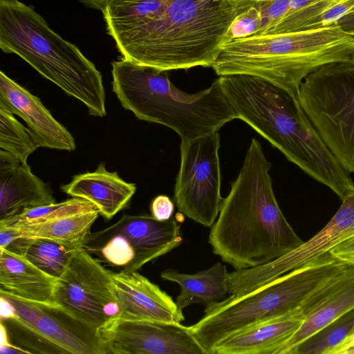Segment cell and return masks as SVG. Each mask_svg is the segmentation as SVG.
Wrapping results in <instances>:
<instances>
[{
  "label": "cell",
  "instance_id": "cell-35",
  "mask_svg": "<svg viewBox=\"0 0 354 354\" xmlns=\"http://www.w3.org/2000/svg\"><path fill=\"white\" fill-rule=\"evenodd\" d=\"M354 345V331L336 349L335 354H343L348 348Z\"/></svg>",
  "mask_w": 354,
  "mask_h": 354
},
{
  "label": "cell",
  "instance_id": "cell-12",
  "mask_svg": "<svg viewBox=\"0 0 354 354\" xmlns=\"http://www.w3.org/2000/svg\"><path fill=\"white\" fill-rule=\"evenodd\" d=\"M99 331L106 354H207L181 324L116 318Z\"/></svg>",
  "mask_w": 354,
  "mask_h": 354
},
{
  "label": "cell",
  "instance_id": "cell-24",
  "mask_svg": "<svg viewBox=\"0 0 354 354\" xmlns=\"http://www.w3.org/2000/svg\"><path fill=\"white\" fill-rule=\"evenodd\" d=\"M99 214V211L91 212L12 227L16 228L22 237L44 238L82 248V243L91 233V227Z\"/></svg>",
  "mask_w": 354,
  "mask_h": 354
},
{
  "label": "cell",
  "instance_id": "cell-27",
  "mask_svg": "<svg viewBox=\"0 0 354 354\" xmlns=\"http://www.w3.org/2000/svg\"><path fill=\"white\" fill-rule=\"evenodd\" d=\"M0 147L23 163H27L28 156L39 147L28 129L14 114L2 107H0Z\"/></svg>",
  "mask_w": 354,
  "mask_h": 354
},
{
  "label": "cell",
  "instance_id": "cell-3",
  "mask_svg": "<svg viewBox=\"0 0 354 354\" xmlns=\"http://www.w3.org/2000/svg\"><path fill=\"white\" fill-rule=\"evenodd\" d=\"M342 62L354 63V36L335 25L234 39L222 44L212 68L218 76L252 75L297 95L309 74Z\"/></svg>",
  "mask_w": 354,
  "mask_h": 354
},
{
  "label": "cell",
  "instance_id": "cell-14",
  "mask_svg": "<svg viewBox=\"0 0 354 354\" xmlns=\"http://www.w3.org/2000/svg\"><path fill=\"white\" fill-rule=\"evenodd\" d=\"M180 223L172 216L158 221L149 215H123L115 223L91 232L88 239H102L119 234L133 248L136 257L128 267L120 271L130 273L178 247L183 241Z\"/></svg>",
  "mask_w": 354,
  "mask_h": 354
},
{
  "label": "cell",
  "instance_id": "cell-5",
  "mask_svg": "<svg viewBox=\"0 0 354 354\" xmlns=\"http://www.w3.org/2000/svg\"><path fill=\"white\" fill-rule=\"evenodd\" d=\"M0 48L14 53L66 93L104 117L100 72L73 44L53 31L35 9L18 0H0Z\"/></svg>",
  "mask_w": 354,
  "mask_h": 354
},
{
  "label": "cell",
  "instance_id": "cell-10",
  "mask_svg": "<svg viewBox=\"0 0 354 354\" xmlns=\"http://www.w3.org/2000/svg\"><path fill=\"white\" fill-rule=\"evenodd\" d=\"M53 303L97 330L120 311L112 272L83 248L56 279Z\"/></svg>",
  "mask_w": 354,
  "mask_h": 354
},
{
  "label": "cell",
  "instance_id": "cell-11",
  "mask_svg": "<svg viewBox=\"0 0 354 354\" xmlns=\"http://www.w3.org/2000/svg\"><path fill=\"white\" fill-rule=\"evenodd\" d=\"M354 236V193L342 205L328 223L307 241L274 260L250 268L229 272V293L242 296L286 273L304 268Z\"/></svg>",
  "mask_w": 354,
  "mask_h": 354
},
{
  "label": "cell",
  "instance_id": "cell-8",
  "mask_svg": "<svg viewBox=\"0 0 354 354\" xmlns=\"http://www.w3.org/2000/svg\"><path fill=\"white\" fill-rule=\"evenodd\" d=\"M297 97L328 149L354 173V63L319 68L301 82Z\"/></svg>",
  "mask_w": 354,
  "mask_h": 354
},
{
  "label": "cell",
  "instance_id": "cell-16",
  "mask_svg": "<svg viewBox=\"0 0 354 354\" xmlns=\"http://www.w3.org/2000/svg\"><path fill=\"white\" fill-rule=\"evenodd\" d=\"M112 279L120 310L118 319L178 324L184 321L183 311L172 297L137 271L112 272Z\"/></svg>",
  "mask_w": 354,
  "mask_h": 354
},
{
  "label": "cell",
  "instance_id": "cell-28",
  "mask_svg": "<svg viewBox=\"0 0 354 354\" xmlns=\"http://www.w3.org/2000/svg\"><path fill=\"white\" fill-rule=\"evenodd\" d=\"M8 336L30 353H66L59 346L44 338L15 317L1 318Z\"/></svg>",
  "mask_w": 354,
  "mask_h": 354
},
{
  "label": "cell",
  "instance_id": "cell-25",
  "mask_svg": "<svg viewBox=\"0 0 354 354\" xmlns=\"http://www.w3.org/2000/svg\"><path fill=\"white\" fill-rule=\"evenodd\" d=\"M354 331V308L337 318L291 351L290 354H335Z\"/></svg>",
  "mask_w": 354,
  "mask_h": 354
},
{
  "label": "cell",
  "instance_id": "cell-34",
  "mask_svg": "<svg viewBox=\"0 0 354 354\" xmlns=\"http://www.w3.org/2000/svg\"><path fill=\"white\" fill-rule=\"evenodd\" d=\"M85 6L103 12L113 0H77Z\"/></svg>",
  "mask_w": 354,
  "mask_h": 354
},
{
  "label": "cell",
  "instance_id": "cell-31",
  "mask_svg": "<svg viewBox=\"0 0 354 354\" xmlns=\"http://www.w3.org/2000/svg\"><path fill=\"white\" fill-rule=\"evenodd\" d=\"M330 254L339 260L354 257V236L339 244L330 252Z\"/></svg>",
  "mask_w": 354,
  "mask_h": 354
},
{
  "label": "cell",
  "instance_id": "cell-22",
  "mask_svg": "<svg viewBox=\"0 0 354 354\" xmlns=\"http://www.w3.org/2000/svg\"><path fill=\"white\" fill-rule=\"evenodd\" d=\"M353 308L354 277L310 312L297 330L278 349L276 354H290L292 350L306 339Z\"/></svg>",
  "mask_w": 354,
  "mask_h": 354
},
{
  "label": "cell",
  "instance_id": "cell-32",
  "mask_svg": "<svg viewBox=\"0 0 354 354\" xmlns=\"http://www.w3.org/2000/svg\"><path fill=\"white\" fill-rule=\"evenodd\" d=\"M343 30L354 36V12L342 19L338 23Z\"/></svg>",
  "mask_w": 354,
  "mask_h": 354
},
{
  "label": "cell",
  "instance_id": "cell-26",
  "mask_svg": "<svg viewBox=\"0 0 354 354\" xmlns=\"http://www.w3.org/2000/svg\"><path fill=\"white\" fill-rule=\"evenodd\" d=\"M99 211L91 202L80 198L54 203L27 209L14 217L0 221V227H19L41 223L59 218Z\"/></svg>",
  "mask_w": 354,
  "mask_h": 354
},
{
  "label": "cell",
  "instance_id": "cell-33",
  "mask_svg": "<svg viewBox=\"0 0 354 354\" xmlns=\"http://www.w3.org/2000/svg\"><path fill=\"white\" fill-rule=\"evenodd\" d=\"M1 354H30V352L12 344L7 343L0 344Z\"/></svg>",
  "mask_w": 354,
  "mask_h": 354
},
{
  "label": "cell",
  "instance_id": "cell-9",
  "mask_svg": "<svg viewBox=\"0 0 354 354\" xmlns=\"http://www.w3.org/2000/svg\"><path fill=\"white\" fill-rule=\"evenodd\" d=\"M219 147L218 131L181 140L180 144L174 200L181 214L207 227L215 223L223 200Z\"/></svg>",
  "mask_w": 354,
  "mask_h": 354
},
{
  "label": "cell",
  "instance_id": "cell-38",
  "mask_svg": "<svg viewBox=\"0 0 354 354\" xmlns=\"http://www.w3.org/2000/svg\"><path fill=\"white\" fill-rule=\"evenodd\" d=\"M252 1H266V0H252Z\"/></svg>",
  "mask_w": 354,
  "mask_h": 354
},
{
  "label": "cell",
  "instance_id": "cell-17",
  "mask_svg": "<svg viewBox=\"0 0 354 354\" xmlns=\"http://www.w3.org/2000/svg\"><path fill=\"white\" fill-rule=\"evenodd\" d=\"M56 203L46 183L34 175L27 163L0 151V221L36 207Z\"/></svg>",
  "mask_w": 354,
  "mask_h": 354
},
{
  "label": "cell",
  "instance_id": "cell-7",
  "mask_svg": "<svg viewBox=\"0 0 354 354\" xmlns=\"http://www.w3.org/2000/svg\"><path fill=\"white\" fill-rule=\"evenodd\" d=\"M220 86L240 119L297 167L314 161L324 142L297 95L263 78L248 75L219 76Z\"/></svg>",
  "mask_w": 354,
  "mask_h": 354
},
{
  "label": "cell",
  "instance_id": "cell-21",
  "mask_svg": "<svg viewBox=\"0 0 354 354\" xmlns=\"http://www.w3.org/2000/svg\"><path fill=\"white\" fill-rule=\"evenodd\" d=\"M226 266L217 262L212 266L194 274L182 273L174 269L162 271L160 277L178 283L180 292L176 299L182 310L194 304L205 307L223 300L229 293Z\"/></svg>",
  "mask_w": 354,
  "mask_h": 354
},
{
  "label": "cell",
  "instance_id": "cell-2",
  "mask_svg": "<svg viewBox=\"0 0 354 354\" xmlns=\"http://www.w3.org/2000/svg\"><path fill=\"white\" fill-rule=\"evenodd\" d=\"M240 11L236 0H169L160 12L108 34L124 59L141 66L212 67Z\"/></svg>",
  "mask_w": 354,
  "mask_h": 354
},
{
  "label": "cell",
  "instance_id": "cell-1",
  "mask_svg": "<svg viewBox=\"0 0 354 354\" xmlns=\"http://www.w3.org/2000/svg\"><path fill=\"white\" fill-rule=\"evenodd\" d=\"M271 166L261 143L252 138L211 227L208 243L213 252L236 270L266 264L304 242L278 205Z\"/></svg>",
  "mask_w": 354,
  "mask_h": 354
},
{
  "label": "cell",
  "instance_id": "cell-30",
  "mask_svg": "<svg viewBox=\"0 0 354 354\" xmlns=\"http://www.w3.org/2000/svg\"><path fill=\"white\" fill-rule=\"evenodd\" d=\"M151 216L158 221H167L172 217L174 203L166 195H158L151 202L150 206Z\"/></svg>",
  "mask_w": 354,
  "mask_h": 354
},
{
  "label": "cell",
  "instance_id": "cell-36",
  "mask_svg": "<svg viewBox=\"0 0 354 354\" xmlns=\"http://www.w3.org/2000/svg\"><path fill=\"white\" fill-rule=\"evenodd\" d=\"M341 261H344L347 264L354 266V257H349L342 259Z\"/></svg>",
  "mask_w": 354,
  "mask_h": 354
},
{
  "label": "cell",
  "instance_id": "cell-23",
  "mask_svg": "<svg viewBox=\"0 0 354 354\" xmlns=\"http://www.w3.org/2000/svg\"><path fill=\"white\" fill-rule=\"evenodd\" d=\"M81 248L44 238L20 236L3 250L24 257L39 270L57 279L75 252Z\"/></svg>",
  "mask_w": 354,
  "mask_h": 354
},
{
  "label": "cell",
  "instance_id": "cell-37",
  "mask_svg": "<svg viewBox=\"0 0 354 354\" xmlns=\"http://www.w3.org/2000/svg\"><path fill=\"white\" fill-rule=\"evenodd\" d=\"M343 354H354V345L344 351Z\"/></svg>",
  "mask_w": 354,
  "mask_h": 354
},
{
  "label": "cell",
  "instance_id": "cell-15",
  "mask_svg": "<svg viewBox=\"0 0 354 354\" xmlns=\"http://www.w3.org/2000/svg\"><path fill=\"white\" fill-rule=\"evenodd\" d=\"M0 107L25 121L38 147L73 151L71 133L53 118L40 99L0 71Z\"/></svg>",
  "mask_w": 354,
  "mask_h": 354
},
{
  "label": "cell",
  "instance_id": "cell-29",
  "mask_svg": "<svg viewBox=\"0 0 354 354\" xmlns=\"http://www.w3.org/2000/svg\"><path fill=\"white\" fill-rule=\"evenodd\" d=\"M262 27L261 12L255 6H250L234 17L226 32L223 44L234 39L258 35Z\"/></svg>",
  "mask_w": 354,
  "mask_h": 354
},
{
  "label": "cell",
  "instance_id": "cell-20",
  "mask_svg": "<svg viewBox=\"0 0 354 354\" xmlns=\"http://www.w3.org/2000/svg\"><path fill=\"white\" fill-rule=\"evenodd\" d=\"M56 279L24 257L0 250V292L25 300L53 303Z\"/></svg>",
  "mask_w": 354,
  "mask_h": 354
},
{
  "label": "cell",
  "instance_id": "cell-19",
  "mask_svg": "<svg viewBox=\"0 0 354 354\" xmlns=\"http://www.w3.org/2000/svg\"><path fill=\"white\" fill-rule=\"evenodd\" d=\"M303 321L300 315L291 313L258 323L224 339L215 354H276Z\"/></svg>",
  "mask_w": 354,
  "mask_h": 354
},
{
  "label": "cell",
  "instance_id": "cell-18",
  "mask_svg": "<svg viewBox=\"0 0 354 354\" xmlns=\"http://www.w3.org/2000/svg\"><path fill=\"white\" fill-rule=\"evenodd\" d=\"M61 189L73 197L91 202L103 217L110 220L127 205L136 186L122 180L116 171H108L101 162L95 171L73 176Z\"/></svg>",
  "mask_w": 354,
  "mask_h": 354
},
{
  "label": "cell",
  "instance_id": "cell-13",
  "mask_svg": "<svg viewBox=\"0 0 354 354\" xmlns=\"http://www.w3.org/2000/svg\"><path fill=\"white\" fill-rule=\"evenodd\" d=\"M12 305L14 316L26 326L72 354H106L99 330L59 306L35 302L0 292Z\"/></svg>",
  "mask_w": 354,
  "mask_h": 354
},
{
  "label": "cell",
  "instance_id": "cell-4",
  "mask_svg": "<svg viewBox=\"0 0 354 354\" xmlns=\"http://www.w3.org/2000/svg\"><path fill=\"white\" fill-rule=\"evenodd\" d=\"M166 72L124 58L113 62V91L138 119L166 126L181 140L218 131L236 119L218 79L207 88L188 93L176 88Z\"/></svg>",
  "mask_w": 354,
  "mask_h": 354
},
{
  "label": "cell",
  "instance_id": "cell-6",
  "mask_svg": "<svg viewBox=\"0 0 354 354\" xmlns=\"http://www.w3.org/2000/svg\"><path fill=\"white\" fill-rule=\"evenodd\" d=\"M348 264L326 254L239 297L230 295L205 307L203 317L189 326L207 354H215L226 338L258 323L296 313L302 304Z\"/></svg>",
  "mask_w": 354,
  "mask_h": 354
}]
</instances>
